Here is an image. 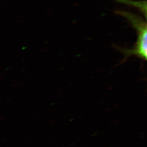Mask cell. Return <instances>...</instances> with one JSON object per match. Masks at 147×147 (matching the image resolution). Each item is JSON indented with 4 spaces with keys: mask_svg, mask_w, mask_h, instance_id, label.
<instances>
[{
    "mask_svg": "<svg viewBox=\"0 0 147 147\" xmlns=\"http://www.w3.org/2000/svg\"><path fill=\"white\" fill-rule=\"evenodd\" d=\"M118 2L131 6L140 11L147 22V0H117Z\"/></svg>",
    "mask_w": 147,
    "mask_h": 147,
    "instance_id": "cell-2",
    "label": "cell"
},
{
    "mask_svg": "<svg viewBox=\"0 0 147 147\" xmlns=\"http://www.w3.org/2000/svg\"><path fill=\"white\" fill-rule=\"evenodd\" d=\"M125 17L135 28L137 33L136 41L134 46L124 51L126 56H134L147 62V22L138 16L127 11H118Z\"/></svg>",
    "mask_w": 147,
    "mask_h": 147,
    "instance_id": "cell-1",
    "label": "cell"
}]
</instances>
